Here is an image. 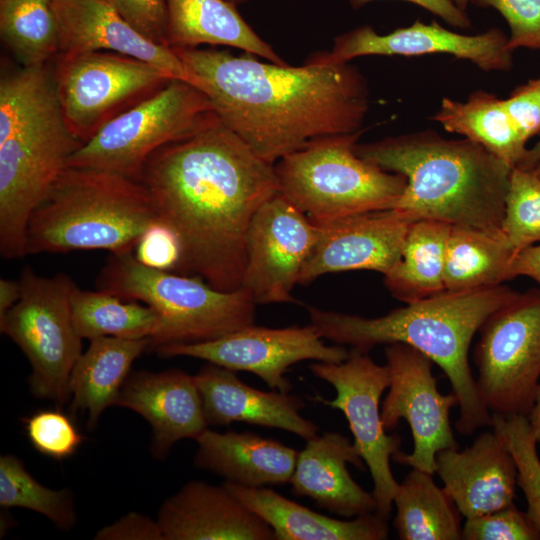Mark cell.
<instances>
[{
	"mask_svg": "<svg viewBox=\"0 0 540 540\" xmlns=\"http://www.w3.org/2000/svg\"><path fill=\"white\" fill-rule=\"evenodd\" d=\"M309 368L315 377L335 389V398L316 399L344 414L353 444L372 477L376 513L388 519L399 485L390 461L400 449L401 438L386 433L381 417V396L389 387L387 366L377 364L367 352L351 348L340 363L316 362Z\"/></svg>",
	"mask_w": 540,
	"mask_h": 540,
	"instance_id": "obj_13",
	"label": "cell"
},
{
	"mask_svg": "<svg viewBox=\"0 0 540 540\" xmlns=\"http://www.w3.org/2000/svg\"><path fill=\"white\" fill-rule=\"evenodd\" d=\"M451 225L435 220L414 221L400 259L384 276L397 299L407 304L445 292V252Z\"/></svg>",
	"mask_w": 540,
	"mask_h": 540,
	"instance_id": "obj_31",
	"label": "cell"
},
{
	"mask_svg": "<svg viewBox=\"0 0 540 540\" xmlns=\"http://www.w3.org/2000/svg\"><path fill=\"white\" fill-rule=\"evenodd\" d=\"M0 505L37 512L63 531L71 530L78 519L70 489L53 490L41 485L11 454L0 457Z\"/></svg>",
	"mask_w": 540,
	"mask_h": 540,
	"instance_id": "obj_35",
	"label": "cell"
},
{
	"mask_svg": "<svg viewBox=\"0 0 540 540\" xmlns=\"http://www.w3.org/2000/svg\"><path fill=\"white\" fill-rule=\"evenodd\" d=\"M194 465L245 487L289 483L299 451L249 431L206 429L195 440Z\"/></svg>",
	"mask_w": 540,
	"mask_h": 540,
	"instance_id": "obj_25",
	"label": "cell"
},
{
	"mask_svg": "<svg viewBox=\"0 0 540 540\" xmlns=\"http://www.w3.org/2000/svg\"><path fill=\"white\" fill-rule=\"evenodd\" d=\"M150 346V338L100 337L90 341L70 378L71 410L87 411L89 429L96 427L106 408L115 406L133 362Z\"/></svg>",
	"mask_w": 540,
	"mask_h": 540,
	"instance_id": "obj_28",
	"label": "cell"
},
{
	"mask_svg": "<svg viewBox=\"0 0 540 540\" xmlns=\"http://www.w3.org/2000/svg\"><path fill=\"white\" fill-rule=\"evenodd\" d=\"M21 285L19 280L0 279V318H2L20 299Z\"/></svg>",
	"mask_w": 540,
	"mask_h": 540,
	"instance_id": "obj_47",
	"label": "cell"
},
{
	"mask_svg": "<svg viewBox=\"0 0 540 540\" xmlns=\"http://www.w3.org/2000/svg\"><path fill=\"white\" fill-rule=\"evenodd\" d=\"M528 420L532 433L537 443L540 444V384L538 385L535 402L530 414L528 415Z\"/></svg>",
	"mask_w": 540,
	"mask_h": 540,
	"instance_id": "obj_49",
	"label": "cell"
},
{
	"mask_svg": "<svg viewBox=\"0 0 540 540\" xmlns=\"http://www.w3.org/2000/svg\"><path fill=\"white\" fill-rule=\"evenodd\" d=\"M0 36L21 66L47 65L59 52L53 0H0Z\"/></svg>",
	"mask_w": 540,
	"mask_h": 540,
	"instance_id": "obj_34",
	"label": "cell"
},
{
	"mask_svg": "<svg viewBox=\"0 0 540 540\" xmlns=\"http://www.w3.org/2000/svg\"><path fill=\"white\" fill-rule=\"evenodd\" d=\"M318 238V227L280 193L262 204L247 234L242 288L256 304L294 301L292 291Z\"/></svg>",
	"mask_w": 540,
	"mask_h": 540,
	"instance_id": "obj_16",
	"label": "cell"
},
{
	"mask_svg": "<svg viewBox=\"0 0 540 540\" xmlns=\"http://www.w3.org/2000/svg\"><path fill=\"white\" fill-rule=\"evenodd\" d=\"M464 540H540V530L527 512L514 504L466 519L462 526Z\"/></svg>",
	"mask_w": 540,
	"mask_h": 540,
	"instance_id": "obj_39",
	"label": "cell"
},
{
	"mask_svg": "<svg viewBox=\"0 0 540 540\" xmlns=\"http://www.w3.org/2000/svg\"><path fill=\"white\" fill-rule=\"evenodd\" d=\"M150 41L168 46L166 0H104Z\"/></svg>",
	"mask_w": 540,
	"mask_h": 540,
	"instance_id": "obj_41",
	"label": "cell"
},
{
	"mask_svg": "<svg viewBox=\"0 0 540 540\" xmlns=\"http://www.w3.org/2000/svg\"><path fill=\"white\" fill-rule=\"evenodd\" d=\"M97 540H164L157 520L130 512L114 523L98 530Z\"/></svg>",
	"mask_w": 540,
	"mask_h": 540,
	"instance_id": "obj_44",
	"label": "cell"
},
{
	"mask_svg": "<svg viewBox=\"0 0 540 540\" xmlns=\"http://www.w3.org/2000/svg\"><path fill=\"white\" fill-rule=\"evenodd\" d=\"M511 274L512 278L527 276L540 286V243L528 246L514 255Z\"/></svg>",
	"mask_w": 540,
	"mask_h": 540,
	"instance_id": "obj_46",
	"label": "cell"
},
{
	"mask_svg": "<svg viewBox=\"0 0 540 540\" xmlns=\"http://www.w3.org/2000/svg\"><path fill=\"white\" fill-rule=\"evenodd\" d=\"M161 357L186 356L205 360L232 371H247L271 389L290 392L285 376L301 361L340 363L349 351L342 345H326L313 325L268 328L255 324L220 338L184 344L163 345L154 350Z\"/></svg>",
	"mask_w": 540,
	"mask_h": 540,
	"instance_id": "obj_15",
	"label": "cell"
},
{
	"mask_svg": "<svg viewBox=\"0 0 540 540\" xmlns=\"http://www.w3.org/2000/svg\"><path fill=\"white\" fill-rule=\"evenodd\" d=\"M515 254L502 232L451 226L445 252V291L465 292L502 285L513 279L511 264Z\"/></svg>",
	"mask_w": 540,
	"mask_h": 540,
	"instance_id": "obj_30",
	"label": "cell"
},
{
	"mask_svg": "<svg viewBox=\"0 0 540 540\" xmlns=\"http://www.w3.org/2000/svg\"><path fill=\"white\" fill-rule=\"evenodd\" d=\"M516 167L531 171L540 177V139L527 149L525 156Z\"/></svg>",
	"mask_w": 540,
	"mask_h": 540,
	"instance_id": "obj_48",
	"label": "cell"
},
{
	"mask_svg": "<svg viewBox=\"0 0 540 540\" xmlns=\"http://www.w3.org/2000/svg\"><path fill=\"white\" fill-rule=\"evenodd\" d=\"M82 146L71 133L48 64L2 73L0 80V254L25 256L34 209Z\"/></svg>",
	"mask_w": 540,
	"mask_h": 540,
	"instance_id": "obj_5",
	"label": "cell"
},
{
	"mask_svg": "<svg viewBox=\"0 0 540 540\" xmlns=\"http://www.w3.org/2000/svg\"><path fill=\"white\" fill-rule=\"evenodd\" d=\"M473 4L493 8L503 16L510 30L509 50L540 51V0H474Z\"/></svg>",
	"mask_w": 540,
	"mask_h": 540,
	"instance_id": "obj_40",
	"label": "cell"
},
{
	"mask_svg": "<svg viewBox=\"0 0 540 540\" xmlns=\"http://www.w3.org/2000/svg\"><path fill=\"white\" fill-rule=\"evenodd\" d=\"M168 46H228L269 62L285 65L273 47L227 0H166Z\"/></svg>",
	"mask_w": 540,
	"mask_h": 540,
	"instance_id": "obj_27",
	"label": "cell"
},
{
	"mask_svg": "<svg viewBox=\"0 0 540 540\" xmlns=\"http://www.w3.org/2000/svg\"><path fill=\"white\" fill-rule=\"evenodd\" d=\"M347 463L364 470L353 442L337 432H324L306 441L290 480L291 493L308 497L318 507L345 518L375 513L376 500L351 476Z\"/></svg>",
	"mask_w": 540,
	"mask_h": 540,
	"instance_id": "obj_24",
	"label": "cell"
},
{
	"mask_svg": "<svg viewBox=\"0 0 540 540\" xmlns=\"http://www.w3.org/2000/svg\"><path fill=\"white\" fill-rule=\"evenodd\" d=\"M501 232L515 253L540 243V177L511 170Z\"/></svg>",
	"mask_w": 540,
	"mask_h": 540,
	"instance_id": "obj_36",
	"label": "cell"
},
{
	"mask_svg": "<svg viewBox=\"0 0 540 540\" xmlns=\"http://www.w3.org/2000/svg\"><path fill=\"white\" fill-rule=\"evenodd\" d=\"M455 5L463 11H466V8L469 4H473L474 0H452Z\"/></svg>",
	"mask_w": 540,
	"mask_h": 540,
	"instance_id": "obj_50",
	"label": "cell"
},
{
	"mask_svg": "<svg viewBox=\"0 0 540 540\" xmlns=\"http://www.w3.org/2000/svg\"><path fill=\"white\" fill-rule=\"evenodd\" d=\"M479 331L473 359L483 403L492 415L528 417L540 378V289L518 293Z\"/></svg>",
	"mask_w": 540,
	"mask_h": 540,
	"instance_id": "obj_11",
	"label": "cell"
},
{
	"mask_svg": "<svg viewBox=\"0 0 540 540\" xmlns=\"http://www.w3.org/2000/svg\"><path fill=\"white\" fill-rule=\"evenodd\" d=\"M54 60L58 102L68 128L82 144L173 79L147 62L108 51L57 54Z\"/></svg>",
	"mask_w": 540,
	"mask_h": 540,
	"instance_id": "obj_12",
	"label": "cell"
},
{
	"mask_svg": "<svg viewBox=\"0 0 540 540\" xmlns=\"http://www.w3.org/2000/svg\"><path fill=\"white\" fill-rule=\"evenodd\" d=\"M99 290L143 302L160 318L150 350L214 340L255 324L256 303L243 288L226 292L197 276L151 268L134 253L110 254L96 280Z\"/></svg>",
	"mask_w": 540,
	"mask_h": 540,
	"instance_id": "obj_7",
	"label": "cell"
},
{
	"mask_svg": "<svg viewBox=\"0 0 540 540\" xmlns=\"http://www.w3.org/2000/svg\"><path fill=\"white\" fill-rule=\"evenodd\" d=\"M504 101L526 143L540 133V77L517 86Z\"/></svg>",
	"mask_w": 540,
	"mask_h": 540,
	"instance_id": "obj_43",
	"label": "cell"
},
{
	"mask_svg": "<svg viewBox=\"0 0 540 540\" xmlns=\"http://www.w3.org/2000/svg\"><path fill=\"white\" fill-rule=\"evenodd\" d=\"M19 282L21 297L0 318V331L28 359L32 395L61 407L71 401L70 378L82 354V338L74 326L70 305L74 281L63 273L41 276L26 266Z\"/></svg>",
	"mask_w": 540,
	"mask_h": 540,
	"instance_id": "obj_10",
	"label": "cell"
},
{
	"mask_svg": "<svg viewBox=\"0 0 540 540\" xmlns=\"http://www.w3.org/2000/svg\"><path fill=\"white\" fill-rule=\"evenodd\" d=\"M156 222V205L141 182L109 171L67 166L30 216L25 254L131 253Z\"/></svg>",
	"mask_w": 540,
	"mask_h": 540,
	"instance_id": "obj_6",
	"label": "cell"
},
{
	"mask_svg": "<svg viewBox=\"0 0 540 540\" xmlns=\"http://www.w3.org/2000/svg\"><path fill=\"white\" fill-rule=\"evenodd\" d=\"M432 119L446 131L481 145L511 168L521 162L528 149L504 99L493 93L477 90L466 101L445 97Z\"/></svg>",
	"mask_w": 540,
	"mask_h": 540,
	"instance_id": "obj_29",
	"label": "cell"
},
{
	"mask_svg": "<svg viewBox=\"0 0 540 540\" xmlns=\"http://www.w3.org/2000/svg\"><path fill=\"white\" fill-rule=\"evenodd\" d=\"M223 485L273 530L275 540H384L388 519L370 513L349 520L332 518L265 487Z\"/></svg>",
	"mask_w": 540,
	"mask_h": 540,
	"instance_id": "obj_26",
	"label": "cell"
},
{
	"mask_svg": "<svg viewBox=\"0 0 540 540\" xmlns=\"http://www.w3.org/2000/svg\"><path fill=\"white\" fill-rule=\"evenodd\" d=\"M135 180L149 190L159 222L180 242L174 272L221 291L241 289L251 221L279 193L274 165L220 119L155 151Z\"/></svg>",
	"mask_w": 540,
	"mask_h": 540,
	"instance_id": "obj_1",
	"label": "cell"
},
{
	"mask_svg": "<svg viewBox=\"0 0 540 540\" xmlns=\"http://www.w3.org/2000/svg\"><path fill=\"white\" fill-rule=\"evenodd\" d=\"M385 357L389 390L381 406L384 427L393 430L404 419L413 438L412 452L398 451L392 459L433 475L437 453L458 448L450 422V411L458 405L457 396L452 391L440 393L432 372L433 361L417 349L392 343L386 345Z\"/></svg>",
	"mask_w": 540,
	"mask_h": 540,
	"instance_id": "obj_14",
	"label": "cell"
},
{
	"mask_svg": "<svg viewBox=\"0 0 540 540\" xmlns=\"http://www.w3.org/2000/svg\"><path fill=\"white\" fill-rule=\"evenodd\" d=\"M356 153L403 175L393 209L412 221L435 220L501 233L512 168L481 145L422 130L356 144Z\"/></svg>",
	"mask_w": 540,
	"mask_h": 540,
	"instance_id": "obj_4",
	"label": "cell"
},
{
	"mask_svg": "<svg viewBox=\"0 0 540 540\" xmlns=\"http://www.w3.org/2000/svg\"><path fill=\"white\" fill-rule=\"evenodd\" d=\"M70 305L78 334L89 341L100 337L152 341L160 327L159 315L150 306L99 289L82 290L75 283L70 290Z\"/></svg>",
	"mask_w": 540,
	"mask_h": 540,
	"instance_id": "obj_33",
	"label": "cell"
},
{
	"mask_svg": "<svg viewBox=\"0 0 540 540\" xmlns=\"http://www.w3.org/2000/svg\"><path fill=\"white\" fill-rule=\"evenodd\" d=\"M194 378L208 427L244 422L285 430L306 441L318 433L317 424L302 416L305 403L298 395L256 389L239 379L235 371L209 362Z\"/></svg>",
	"mask_w": 540,
	"mask_h": 540,
	"instance_id": "obj_23",
	"label": "cell"
},
{
	"mask_svg": "<svg viewBox=\"0 0 540 540\" xmlns=\"http://www.w3.org/2000/svg\"><path fill=\"white\" fill-rule=\"evenodd\" d=\"M207 94L179 79L118 115L82 144L67 166L109 171L136 179L158 149L219 121Z\"/></svg>",
	"mask_w": 540,
	"mask_h": 540,
	"instance_id": "obj_9",
	"label": "cell"
},
{
	"mask_svg": "<svg viewBox=\"0 0 540 540\" xmlns=\"http://www.w3.org/2000/svg\"><path fill=\"white\" fill-rule=\"evenodd\" d=\"M375 0H348L354 9H359ZM418 5L438 16L452 27L468 29L471 20L465 11L458 8L452 0H403Z\"/></svg>",
	"mask_w": 540,
	"mask_h": 540,
	"instance_id": "obj_45",
	"label": "cell"
},
{
	"mask_svg": "<svg viewBox=\"0 0 540 540\" xmlns=\"http://www.w3.org/2000/svg\"><path fill=\"white\" fill-rule=\"evenodd\" d=\"M115 406L149 422L151 451L157 459H164L178 441L196 440L208 428L195 378L179 369L131 372Z\"/></svg>",
	"mask_w": 540,
	"mask_h": 540,
	"instance_id": "obj_20",
	"label": "cell"
},
{
	"mask_svg": "<svg viewBox=\"0 0 540 540\" xmlns=\"http://www.w3.org/2000/svg\"><path fill=\"white\" fill-rule=\"evenodd\" d=\"M491 426L513 456L517 485L527 501L526 512L540 530V458L528 417L493 414Z\"/></svg>",
	"mask_w": 540,
	"mask_h": 540,
	"instance_id": "obj_37",
	"label": "cell"
},
{
	"mask_svg": "<svg viewBox=\"0 0 540 540\" xmlns=\"http://www.w3.org/2000/svg\"><path fill=\"white\" fill-rule=\"evenodd\" d=\"M58 54L108 51L147 62L173 79L201 89V81L167 46L154 43L127 23L104 0H53Z\"/></svg>",
	"mask_w": 540,
	"mask_h": 540,
	"instance_id": "obj_19",
	"label": "cell"
},
{
	"mask_svg": "<svg viewBox=\"0 0 540 540\" xmlns=\"http://www.w3.org/2000/svg\"><path fill=\"white\" fill-rule=\"evenodd\" d=\"M227 1H229L230 3H232L235 6H239L241 4H244V3L248 2L249 0H227Z\"/></svg>",
	"mask_w": 540,
	"mask_h": 540,
	"instance_id": "obj_51",
	"label": "cell"
},
{
	"mask_svg": "<svg viewBox=\"0 0 540 540\" xmlns=\"http://www.w3.org/2000/svg\"><path fill=\"white\" fill-rule=\"evenodd\" d=\"M443 489L465 519L514 504L517 467L496 432L480 434L463 450L445 449L436 455Z\"/></svg>",
	"mask_w": 540,
	"mask_h": 540,
	"instance_id": "obj_21",
	"label": "cell"
},
{
	"mask_svg": "<svg viewBox=\"0 0 540 540\" xmlns=\"http://www.w3.org/2000/svg\"><path fill=\"white\" fill-rule=\"evenodd\" d=\"M164 540H275L271 527L223 484L192 480L161 505Z\"/></svg>",
	"mask_w": 540,
	"mask_h": 540,
	"instance_id": "obj_22",
	"label": "cell"
},
{
	"mask_svg": "<svg viewBox=\"0 0 540 540\" xmlns=\"http://www.w3.org/2000/svg\"><path fill=\"white\" fill-rule=\"evenodd\" d=\"M171 49L199 78L221 121L270 164L316 139L362 130L369 89L349 62L309 57L290 66L216 48Z\"/></svg>",
	"mask_w": 540,
	"mask_h": 540,
	"instance_id": "obj_2",
	"label": "cell"
},
{
	"mask_svg": "<svg viewBox=\"0 0 540 540\" xmlns=\"http://www.w3.org/2000/svg\"><path fill=\"white\" fill-rule=\"evenodd\" d=\"M508 36L498 28L466 35L449 30L436 21H420L378 34L370 25H363L338 35L329 51L315 52L309 57L325 64L347 63L369 55L421 56L448 54L468 60L483 71H509L513 68V51L507 47Z\"/></svg>",
	"mask_w": 540,
	"mask_h": 540,
	"instance_id": "obj_17",
	"label": "cell"
},
{
	"mask_svg": "<svg viewBox=\"0 0 540 540\" xmlns=\"http://www.w3.org/2000/svg\"><path fill=\"white\" fill-rule=\"evenodd\" d=\"M394 527L401 540H459L461 513L432 474L412 468L393 498Z\"/></svg>",
	"mask_w": 540,
	"mask_h": 540,
	"instance_id": "obj_32",
	"label": "cell"
},
{
	"mask_svg": "<svg viewBox=\"0 0 540 540\" xmlns=\"http://www.w3.org/2000/svg\"><path fill=\"white\" fill-rule=\"evenodd\" d=\"M135 258L145 266L174 272L181 257L180 242L167 225L156 222L141 235L135 247Z\"/></svg>",
	"mask_w": 540,
	"mask_h": 540,
	"instance_id": "obj_42",
	"label": "cell"
},
{
	"mask_svg": "<svg viewBox=\"0 0 540 540\" xmlns=\"http://www.w3.org/2000/svg\"><path fill=\"white\" fill-rule=\"evenodd\" d=\"M22 421L33 448L55 460L72 456L84 440L71 417L59 408L38 410Z\"/></svg>",
	"mask_w": 540,
	"mask_h": 540,
	"instance_id": "obj_38",
	"label": "cell"
},
{
	"mask_svg": "<svg viewBox=\"0 0 540 540\" xmlns=\"http://www.w3.org/2000/svg\"><path fill=\"white\" fill-rule=\"evenodd\" d=\"M518 292L502 285L441 294L367 318L307 306L310 324L323 339L363 352L381 344L404 343L429 357L448 378L457 396L456 430L471 435L492 425L469 364L473 336L496 310Z\"/></svg>",
	"mask_w": 540,
	"mask_h": 540,
	"instance_id": "obj_3",
	"label": "cell"
},
{
	"mask_svg": "<svg viewBox=\"0 0 540 540\" xmlns=\"http://www.w3.org/2000/svg\"><path fill=\"white\" fill-rule=\"evenodd\" d=\"M363 130L316 139L274 164L279 193L314 223L393 209L407 180L361 158Z\"/></svg>",
	"mask_w": 540,
	"mask_h": 540,
	"instance_id": "obj_8",
	"label": "cell"
},
{
	"mask_svg": "<svg viewBox=\"0 0 540 540\" xmlns=\"http://www.w3.org/2000/svg\"><path fill=\"white\" fill-rule=\"evenodd\" d=\"M413 222L395 209H386L315 223L318 238L298 284L344 271L371 270L384 275L400 259Z\"/></svg>",
	"mask_w": 540,
	"mask_h": 540,
	"instance_id": "obj_18",
	"label": "cell"
}]
</instances>
